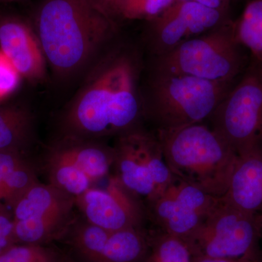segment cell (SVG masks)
<instances>
[{"mask_svg":"<svg viewBox=\"0 0 262 262\" xmlns=\"http://www.w3.org/2000/svg\"><path fill=\"white\" fill-rule=\"evenodd\" d=\"M35 22L45 57L63 75L80 70L116 31L99 0H43Z\"/></svg>","mask_w":262,"mask_h":262,"instance_id":"cell-1","label":"cell"},{"mask_svg":"<svg viewBox=\"0 0 262 262\" xmlns=\"http://www.w3.org/2000/svg\"><path fill=\"white\" fill-rule=\"evenodd\" d=\"M136 69L128 57L108 61L72 106L67 125L79 137L123 135L139 128L143 115Z\"/></svg>","mask_w":262,"mask_h":262,"instance_id":"cell-2","label":"cell"},{"mask_svg":"<svg viewBox=\"0 0 262 262\" xmlns=\"http://www.w3.org/2000/svg\"><path fill=\"white\" fill-rule=\"evenodd\" d=\"M155 133L176 179L211 195H225L237 155L206 122Z\"/></svg>","mask_w":262,"mask_h":262,"instance_id":"cell-3","label":"cell"},{"mask_svg":"<svg viewBox=\"0 0 262 262\" xmlns=\"http://www.w3.org/2000/svg\"><path fill=\"white\" fill-rule=\"evenodd\" d=\"M236 82H213L154 71L142 104L155 131L170 130L207 121Z\"/></svg>","mask_w":262,"mask_h":262,"instance_id":"cell-4","label":"cell"},{"mask_svg":"<svg viewBox=\"0 0 262 262\" xmlns=\"http://www.w3.org/2000/svg\"><path fill=\"white\" fill-rule=\"evenodd\" d=\"M233 21L156 56L154 71L213 82H235L249 63L248 52L236 40ZM250 54V53H249Z\"/></svg>","mask_w":262,"mask_h":262,"instance_id":"cell-5","label":"cell"},{"mask_svg":"<svg viewBox=\"0 0 262 262\" xmlns=\"http://www.w3.org/2000/svg\"><path fill=\"white\" fill-rule=\"evenodd\" d=\"M239 155L262 148V63L251 56L232 89L206 122Z\"/></svg>","mask_w":262,"mask_h":262,"instance_id":"cell-6","label":"cell"},{"mask_svg":"<svg viewBox=\"0 0 262 262\" xmlns=\"http://www.w3.org/2000/svg\"><path fill=\"white\" fill-rule=\"evenodd\" d=\"M257 215L220 201L195 232L184 239L192 257L261 259Z\"/></svg>","mask_w":262,"mask_h":262,"instance_id":"cell-7","label":"cell"},{"mask_svg":"<svg viewBox=\"0 0 262 262\" xmlns=\"http://www.w3.org/2000/svg\"><path fill=\"white\" fill-rule=\"evenodd\" d=\"M114 149L115 177L145 206L160 195L175 177L156 133L137 128L119 136Z\"/></svg>","mask_w":262,"mask_h":262,"instance_id":"cell-8","label":"cell"},{"mask_svg":"<svg viewBox=\"0 0 262 262\" xmlns=\"http://www.w3.org/2000/svg\"><path fill=\"white\" fill-rule=\"evenodd\" d=\"M75 198L51 184L37 182L13 206L15 244L45 245L62 237L72 225Z\"/></svg>","mask_w":262,"mask_h":262,"instance_id":"cell-9","label":"cell"},{"mask_svg":"<svg viewBox=\"0 0 262 262\" xmlns=\"http://www.w3.org/2000/svg\"><path fill=\"white\" fill-rule=\"evenodd\" d=\"M73 139L50 151L46 168L49 184L71 195H80L113 168V148Z\"/></svg>","mask_w":262,"mask_h":262,"instance_id":"cell-10","label":"cell"},{"mask_svg":"<svg viewBox=\"0 0 262 262\" xmlns=\"http://www.w3.org/2000/svg\"><path fill=\"white\" fill-rule=\"evenodd\" d=\"M220 199L175 178L146 205V214L157 229L184 241L203 223Z\"/></svg>","mask_w":262,"mask_h":262,"instance_id":"cell-11","label":"cell"},{"mask_svg":"<svg viewBox=\"0 0 262 262\" xmlns=\"http://www.w3.org/2000/svg\"><path fill=\"white\" fill-rule=\"evenodd\" d=\"M229 20L228 12L213 9L194 1H176L150 21V42L155 56L165 54Z\"/></svg>","mask_w":262,"mask_h":262,"instance_id":"cell-12","label":"cell"},{"mask_svg":"<svg viewBox=\"0 0 262 262\" xmlns=\"http://www.w3.org/2000/svg\"><path fill=\"white\" fill-rule=\"evenodd\" d=\"M75 205L87 222L108 230L140 228L147 218L144 202L115 176L105 189L93 187L76 196Z\"/></svg>","mask_w":262,"mask_h":262,"instance_id":"cell-13","label":"cell"},{"mask_svg":"<svg viewBox=\"0 0 262 262\" xmlns=\"http://www.w3.org/2000/svg\"><path fill=\"white\" fill-rule=\"evenodd\" d=\"M0 51L21 77L39 80L45 75V55L37 35L27 24L13 18L0 20Z\"/></svg>","mask_w":262,"mask_h":262,"instance_id":"cell-14","label":"cell"},{"mask_svg":"<svg viewBox=\"0 0 262 262\" xmlns=\"http://www.w3.org/2000/svg\"><path fill=\"white\" fill-rule=\"evenodd\" d=\"M222 198L246 213H262V148L237 156L228 189Z\"/></svg>","mask_w":262,"mask_h":262,"instance_id":"cell-15","label":"cell"},{"mask_svg":"<svg viewBox=\"0 0 262 262\" xmlns=\"http://www.w3.org/2000/svg\"><path fill=\"white\" fill-rule=\"evenodd\" d=\"M149 232L144 227L110 230L96 262H146Z\"/></svg>","mask_w":262,"mask_h":262,"instance_id":"cell-16","label":"cell"},{"mask_svg":"<svg viewBox=\"0 0 262 262\" xmlns=\"http://www.w3.org/2000/svg\"><path fill=\"white\" fill-rule=\"evenodd\" d=\"M37 182L34 169L18 151H0V203L12 206Z\"/></svg>","mask_w":262,"mask_h":262,"instance_id":"cell-17","label":"cell"},{"mask_svg":"<svg viewBox=\"0 0 262 262\" xmlns=\"http://www.w3.org/2000/svg\"><path fill=\"white\" fill-rule=\"evenodd\" d=\"M232 26L237 42L262 63V0H249Z\"/></svg>","mask_w":262,"mask_h":262,"instance_id":"cell-18","label":"cell"},{"mask_svg":"<svg viewBox=\"0 0 262 262\" xmlns=\"http://www.w3.org/2000/svg\"><path fill=\"white\" fill-rule=\"evenodd\" d=\"M30 129V117L23 110L0 108V151H18Z\"/></svg>","mask_w":262,"mask_h":262,"instance_id":"cell-19","label":"cell"},{"mask_svg":"<svg viewBox=\"0 0 262 262\" xmlns=\"http://www.w3.org/2000/svg\"><path fill=\"white\" fill-rule=\"evenodd\" d=\"M150 252L146 262H192L182 239L155 229L149 232Z\"/></svg>","mask_w":262,"mask_h":262,"instance_id":"cell-20","label":"cell"},{"mask_svg":"<svg viewBox=\"0 0 262 262\" xmlns=\"http://www.w3.org/2000/svg\"><path fill=\"white\" fill-rule=\"evenodd\" d=\"M177 0H118L114 14L127 20L151 21L170 8Z\"/></svg>","mask_w":262,"mask_h":262,"instance_id":"cell-21","label":"cell"},{"mask_svg":"<svg viewBox=\"0 0 262 262\" xmlns=\"http://www.w3.org/2000/svg\"><path fill=\"white\" fill-rule=\"evenodd\" d=\"M0 262H67L44 245L15 244L0 253Z\"/></svg>","mask_w":262,"mask_h":262,"instance_id":"cell-22","label":"cell"},{"mask_svg":"<svg viewBox=\"0 0 262 262\" xmlns=\"http://www.w3.org/2000/svg\"><path fill=\"white\" fill-rule=\"evenodd\" d=\"M21 75L13 63L0 51V101L14 92Z\"/></svg>","mask_w":262,"mask_h":262,"instance_id":"cell-23","label":"cell"},{"mask_svg":"<svg viewBox=\"0 0 262 262\" xmlns=\"http://www.w3.org/2000/svg\"><path fill=\"white\" fill-rule=\"evenodd\" d=\"M15 244L13 234V219L0 211V253Z\"/></svg>","mask_w":262,"mask_h":262,"instance_id":"cell-24","label":"cell"},{"mask_svg":"<svg viewBox=\"0 0 262 262\" xmlns=\"http://www.w3.org/2000/svg\"><path fill=\"white\" fill-rule=\"evenodd\" d=\"M179 1H194L213 9L228 12L229 5L234 0H179Z\"/></svg>","mask_w":262,"mask_h":262,"instance_id":"cell-25","label":"cell"},{"mask_svg":"<svg viewBox=\"0 0 262 262\" xmlns=\"http://www.w3.org/2000/svg\"><path fill=\"white\" fill-rule=\"evenodd\" d=\"M192 262H262L254 258H223L211 257H192Z\"/></svg>","mask_w":262,"mask_h":262,"instance_id":"cell-26","label":"cell"},{"mask_svg":"<svg viewBox=\"0 0 262 262\" xmlns=\"http://www.w3.org/2000/svg\"><path fill=\"white\" fill-rule=\"evenodd\" d=\"M102 3L103 6L106 8L110 12L113 13L114 15V12H115V7L118 0H99Z\"/></svg>","mask_w":262,"mask_h":262,"instance_id":"cell-27","label":"cell"},{"mask_svg":"<svg viewBox=\"0 0 262 262\" xmlns=\"http://www.w3.org/2000/svg\"><path fill=\"white\" fill-rule=\"evenodd\" d=\"M257 218L258 222H259L260 226H261L262 229V213H260V214L257 215Z\"/></svg>","mask_w":262,"mask_h":262,"instance_id":"cell-28","label":"cell"},{"mask_svg":"<svg viewBox=\"0 0 262 262\" xmlns=\"http://www.w3.org/2000/svg\"><path fill=\"white\" fill-rule=\"evenodd\" d=\"M67 262H69V261H67Z\"/></svg>","mask_w":262,"mask_h":262,"instance_id":"cell-29","label":"cell"}]
</instances>
